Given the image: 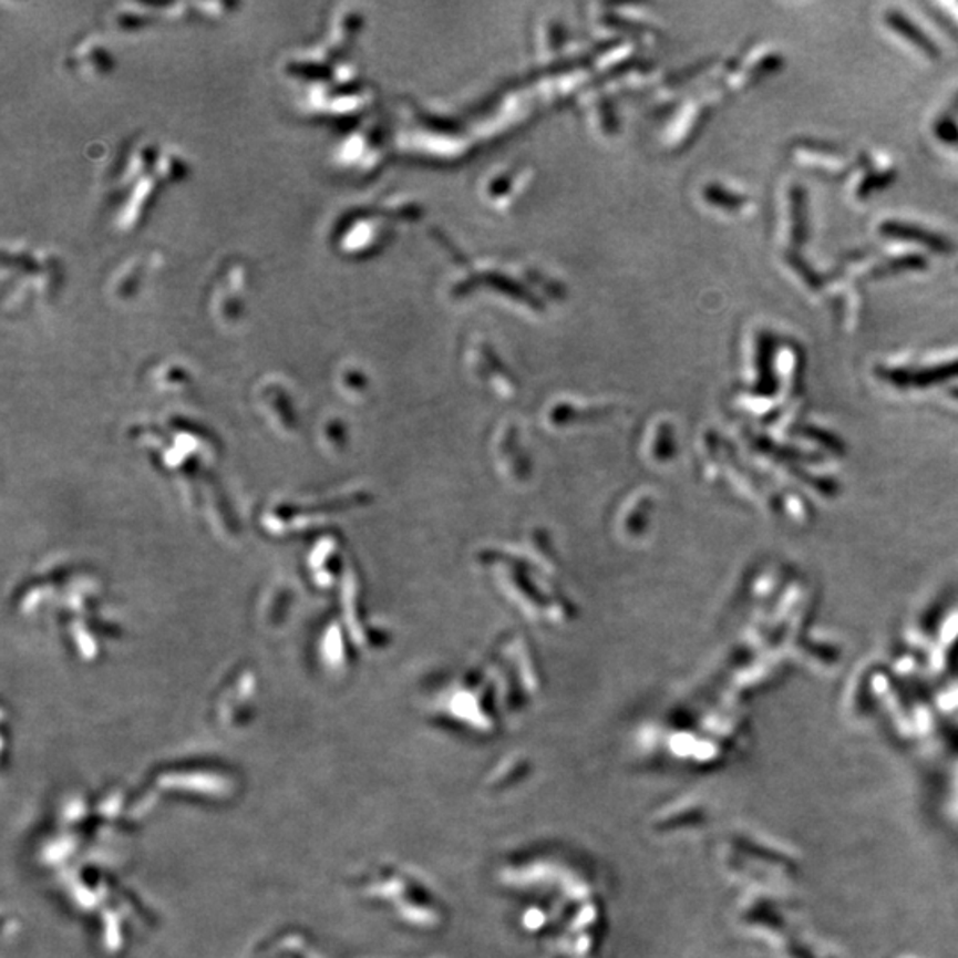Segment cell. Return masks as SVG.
Masks as SVG:
<instances>
[]
</instances>
